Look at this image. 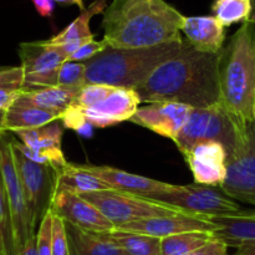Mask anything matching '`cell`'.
Returning a JSON list of instances; mask_svg holds the SVG:
<instances>
[{"instance_id": "30bf717a", "label": "cell", "mask_w": 255, "mask_h": 255, "mask_svg": "<svg viewBox=\"0 0 255 255\" xmlns=\"http://www.w3.org/2000/svg\"><path fill=\"white\" fill-rule=\"evenodd\" d=\"M19 56L24 70L22 90L57 86L60 67L67 61L59 47L50 44L49 40L21 42Z\"/></svg>"}, {"instance_id": "ac0fdd59", "label": "cell", "mask_w": 255, "mask_h": 255, "mask_svg": "<svg viewBox=\"0 0 255 255\" xmlns=\"http://www.w3.org/2000/svg\"><path fill=\"white\" fill-rule=\"evenodd\" d=\"M181 31L194 50L204 54H219L226 41V26L211 16H184Z\"/></svg>"}, {"instance_id": "ffe728a7", "label": "cell", "mask_w": 255, "mask_h": 255, "mask_svg": "<svg viewBox=\"0 0 255 255\" xmlns=\"http://www.w3.org/2000/svg\"><path fill=\"white\" fill-rule=\"evenodd\" d=\"M70 255H126L109 233H94L66 223Z\"/></svg>"}, {"instance_id": "ba28073f", "label": "cell", "mask_w": 255, "mask_h": 255, "mask_svg": "<svg viewBox=\"0 0 255 255\" xmlns=\"http://www.w3.org/2000/svg\"><path fill=\"white\" fill-rule=\"evenodd\" d=\"M0 174H1L7 202L11 211L16 254H19L26 242L31 237L36 236V232L32 231L31 223H30L26 199H25L24 191H22L16 167H15L14 156H12L11 139L5 137L4 133L0 134Z\"/></svg>"}, {"instance_id": "5b68a950", "label": "cell", "mask_w": 255, "mask_h": 255, "mask_svg": "<svg viewBox=\"0 0 255 255\" xmlns=\"http://www.w3.org/2000/svg\"><path fill=\"white\" fill-rule=\"evenodd\" d=\"M11 147L17 176L29 209L31 228L37 233L40 223L51 209L57 191L59 173L52 167L32 162L22 154L12 142Z\"/></svg>"}, {"instance_id": "7bdbcfd3", "label": "cell", "mask_w": 255, "mask_h": 255, "mask_svg": "<svg viewBox=\"0 0 255 255\" xmlns=\"http://www.w3.org/2000/svg\"><path fill=\"white\" fill-rule=\"evenodd\" d=\"M1 67H2V66H0V69H1Z\"/></svg>"}, {"instance_id": "7402d4cb", "label": "cell", "mask_w": 255, "mask_h": 255, "mask_svg": "<svg viewBox=\"0 0 255 255\" xmlns=\"http://www.w3.org/2000/svg\"><path fill=\"white\" fill-rule=\"evenodd\" d=\"M61 115V112L36 107L12 106L5 114V131L16 133L26 129L39 128L55 120H60Z\"/></svg>"}, {"instance_id": "9c48e42d", "label": "cell", "mask_w": 255, "mask_h": 255, "mask_svg": "<svg viewBox=\"0 0 255 255\" xmlns=\"http://www.w3.org/2000/svg\"><path fill=\"white\" fill-rule=\"evenodd\" d=\"M221 188L234 201L255 206V121L247 124L243 143L228 157Z\"/></svg>"}, {"instance_id": "cb8c5ba5", "label": "cell", "mask_w": 255, "mask_h": 255, "mask_svg": "<svg viewBox=\"0 0 255 255\" xmlns=\"http://www.w3.org/2000/svg\"><path fill=\"white\" fill-rule=\"evenodd\" d=\"M213 107L192 110L183 128L174 139V143L177 144L182 154H186L187 152L191 151L199 142L206 141L207 131H208L209 122L213 114Z\"/></svg>"}, {"instance_id": "e575fe53", "label": "cell", "mask_w": 255, "mask_h": 255, "mask_svg": "<svg viewBox=\"0 0 255 255\" xmlns=\"http://www.w3.org/2000/svg\"><path fill=\"white\" fill-rule=\"evenodd\" d=\"M107 47L106 41L104 39L101 41H96V40H91V41L86 42L84 46L80 47L77 51H75L71 56L67 59V61H75V62H86L99 55L100 52L104 51Z\"/></svg>"}, {"instance_id": "5bb4252c", "label": "cell", "mask_w": 255, "mask_h": 255, "mask_svg": "<svg viewBox=\"0 0 255 255\" xmlns=\"http://www.w3.org/2000/svg\"><path fill=\"white\" fill-rule=\"evenodd\" d=\"M194 177V183L221 187L227 177L228 154L223 144L203 141L183 154Z\"/></svg>"}, {"instance_id": "60d3db41", "label": "cell", "mask_w": 255, "mask_h": 255, "mask_svg": "<svg viewBox=\"0 0 255 255\" xmlns=\"http://www.w3.org/2000/svg\"><path fill=\"white\" fill-rule=\"evenodd\" d=\"M5 114L6 111H0V134L6 132L5 131Z\"/></svg>"}, {"instance_id": "6da1fadb", "label": "cell", "mask_w": 255, "mask_h": 255, "mask_svg": "<svg viewBox=\"0 0 255 255\" xmlns=\"http://www.w3.org/2000/svg\"><path fill=\"white\" fill-rule=\"evenodd\" d=\"M219 54L194 50L184 40L181 51L159 65L134 91L141 102H178L193 109H208L221 102Z\"/></svg>"}, {"instance_id": "2e32d148", "label": "cell", "mask_w": 255, "mask_h": 255, "mask_svg": "<svg viewBox=\"0 0 255 255\" xmlns=\"http://www.w3.org/2000/svg\"><path fill=\"white\" fill-rule=\"evenodd\" d=\"M139 102L141 100L134 90L115 87L114 91L100 104L90 109L77 107L82 111L87 124L99 128H105L120 122L129 121L138 110Z\"/></svg>"}, {"instance_id": "b9f144b4", "label": "cell", "mask_w": 255, "mask_h": 255, "mask_svg": "<svg viewBox=\"0 0 255 255\" xmlns=\"http://www.w3.org/2000/svg\"><path fill=\"white\" fill-rule=\"evenodd\" d=\"M249 21L254 22L255 24V0H252V15H251V20Z\"/></svg>"}, {"instance_id": "f1b7e54d", "label": "cell", "mask_w": 255, "mask_h": 255, "mask_svg": "<svg viewBox=\"0 0 255 255\" xmlns=\"http://www.w3.org/2000/svg\"><path fill=\"white\" fill-rule=\"evenodd\" d=\"M0 255H17L14 224L6 192L0 174Z\"/></svg>"}, {"instance_id": "8d00e7d4", "label": "cell", "mask_w": 255, "mask_h": 255, "mask_svg": "<svg viewBox=\"0 0 255 255\" xmlns=\"http://www.w3.org/2000/svg\"><path fill=\"white\" fill-rule=\"evenodd\" d=\"M21 90L0 89V111H7L19 99Z\"/></svg>"}, {"instance_id": "9a60e30c", "label": "cell", "mask_w": 255, "mask_h": 255, "mask_svg": "<svg viewBox=\"0 0 255 255\" xmlns=\"http://www.w3.org/2000/svg\"><path fill=\"white\" fill-rule=\"evenodd\" d=\"M117 229L163 239L167 237L176 236V234L186 233V232H212L213 233L216 227L207 217L181 213L174 214V216L142 219V221L120 226L117 227Z\"/></svg>"}, {"instance_id": "4fadbf2b", "label": "cell", "mask_w": 255, "mask_h": 255, "mask_svg": "<svg viewBox=\"0 0 255 255\" xmlns=\"http://www.w3.org/2000/svg\"><path fill=\"white\" fill-rule=\"evenodd\" d=\"M192 110L193 107L178 102H153L138 107L129 122L174 141L183 128Z\"/></svg>"}, {"instance_id": "d6986e66", "label": "cell", "mask_w": 255, "mask_h": 255, "mask_svg": "<svg viewBox=\"0 0 255 255\" xmlns=\"http://www.w3.org/2000/svg\"><path fill=\"white\" fill-rule=\"evenodd\" d=\"M214 224L213 237L228 247L238 248L241 244L255 242V209H242L233 214L211 217Z\"/></svg>"}, {"instance_id": "1f68e13d", "label": "cell", "mask_w": 255, "mask_h": 255, "mask_svg": "<svg viewBox=\"0 0 255 255\" xmlns=\"http://www.w3.org/2000/svg\"><path fill=\"white\" fill-rule=\"evenodd\" d=\"M51 249L52 255H70L65 222L54 214H52Z\"/></svg>"}, {"instance_id": "d590c367", "label": "cell", "mask_w": 255, "mask_h": 255, "mask_svg": "<svg viewBox=\"0 0 255 255\" xmlns=\"http://www.w3.org/2000/svg\"><path fill=\"white\" fill-rule=\"evenodd\" d=\"M228 248L229 247L223 241L213 238L211 242L188 255H228Z\"/></svg>"}, {"instance_id": "8992f818", "label": "cell", "mask_w": 255, "mask_h": 255, "mask_svg": "<svg viewBox=\"0 0 255 255\" xmlns=\"http://www.w3.org/2000/svg\"><path fill=\"white\" fill-rule=\"evenodd\" d=\"M81 197L94 204L114 224L115 228L142 219L184 213L176 207L115 189L91 192Z\"/></svg>"}, {"instance_id": "4dcf8cb0", "label": "cell", "mask_w": 255, "mask_h": 255, "mask_svg": "<svg viewBox=\"0 0 255 255\" xmlns=\"http://www.w3.org/2000/svg\"><path fill=\"white\" fill-rule=\"evenodd\" d=\"M114 89L115 87L107 86V85H86L80 90L79 95L72 104L81 107V109H90V107L104 101L114 91Z\"/></svg>"}, {"instance_id": "52a82bcc", "label": "cell", "mask_w": 255, "mask_h": 255, "mask_svg": "<svg viewBox=\"0 0 255 255\" xmlns=\"http://www.w3.org/2000/svg\"><path fill=\"white\" fill-rule=\"evenodd\" d=\"M147 199L176 207L187 214L211 217L227 216L242 211L237 201L226 194L221 187L192 183L187 186L173 184L169 191L153 194Z\"/></svg>"}, {"instance_id": "d4e9b609", "label": "cell", "mask_w": 255, "mask_h": 255, "mask_svg": "<svg viewBox=\"0 0 255 255\" xmlns=\"http://www.w3.org/2000/svg\"><path fill=\"white\" fill-rule=\"evenodd\" d=\"M107 4L105 0H96L92 2L87 9L82 10L81 14L71 22L67 25L64 30L52 36L51 39H47L51 45H64L67 42L77 41V40H85V39H95V35L91 32L90 29V21L92 17L97 14H104L106 10Z\"/></svg>"}, {"instance_id": "f546056e", "label": "cell", "mask_w": 255, "mask_h": 255, "mask_svg": "<svg viewBox=\"0 0 255 255\" xmlns=\"http://www.w3.org/2000/svg\"><path fill=\"white\" fill-rule=\"evenodd\" d=\"M57 86L64 89H82L86 86V65L85 62L66 61L60 67Z\"/></svg>"}, {"instance_id": "277c9868", "label": "cell", "mask_w": 255, "mask_h": 255, "mask_svg": "<svg viewBox=\"0 0 255 255\" xmlns=\"http://www.w3.org/2000/svg\"><path fill=\"white\" fill-rule=\"evenodd\" d=\"M184 40L144 49H106L86 65V85H107L134 90L152 72L181 51Z\"/></svg>"}, {"instance_id": "7c38bea8", "label": "cell", "mask_w": 255, "mask_h": 255, "mask_svg": "<svg viewBox=\"0 0 255 255\" xmlns=\"http://www.w3.org/2000/svg\"><path fill=\"white\" fill-rule=\"evenodd\" d=\"M54 216L60 217L66 223L94 233H109L115 226L90 202L70 192L57 189L52 201Z\"/></svg>"}, {"instance_id": "74e56055", "label": "cell", "mask_w": 255, "mask_h": 255, "mask_svg": "<svg viewBox=\"0 0 255 255\" xmlns=\"http://www.w3.org/2000/svg\"><path fill=\"white\" fill-rule=\"evenodd\" d=\"M32 4L35 5V9L41 16L49 17L52 15L55 7L54 0H31Z\"/></svg>"}, {"instance_id": "8fae6325", "label": "cell", "mask_w": 255, "mask_h": 255, "mask_svg": "<svg viewBox=\"0 0 255 255\" xmlns=\"http://www.w3.org/2000/svg\"><path fill=\"white\" fill-rule=\"evenodd\" d=\"M64 128L61 120H55L39 128L16 132L15 134L20 142L14 139L11 142L32 162L52 167L60 173L69 163L61 148Z\"/></svg>"}, {"instance_id": "3957f363", "label": "cell", "mask_w": 255, "mask_h": 255, "mask_svg": "<svg viewBox=\"0 0 255 255\" xmlns=\"http://www.w3.org/2000/svg\"><path fill=\"white\" fill-rule=\"evenodd\" d=\"M221 106L242 124L255 121V24L246 21L219 52Z\"/></svg>"}, {"instance_id": "ab89813d", "label": "cell", "mask_w": 255, "mask_h": 255, "mask_svg": "<svg viewBox=\"0 0 255 255\" xmlns=\"http://www.w3.org/2000/svg\"><path fill=\"white\" fill-rule=\"evenodd\" d=\"M54 1L61 2V4H69V5L75 4V5H79L80 9H81V11H82V10H85L84 0H54Z\"/></svg>"}, {"instance_id": "44dd1931", "label": "cell", "mask_w": 255, "mask_h": 255, "mask_svg": "<svg viewBox=\"0 0 255 255\" xmlns=\"http://www.w3.org/2000/svg\"><path fill=\"white\" fill-rule=\"evenodd\" d=\"M81 89H64L60 86L21 90L14 106L36 107L50 111L64 112L75 101Z\"/></svg>"}, {"instance_id": "4316f807", "label": "cell", "mask_w": 255, "mask_h": 255, "mask_svg": "<svg viewBox=\"0 0 255 255\" xmlns=\"http://www.w3.org/2000/svg\"><path fill=\"white\" fill-rule=\"evenodd\" d=\"M212 232H186L162 239V255H188L213 239Z\"/></svg>"}, {"instance_id": "7a4b0ae2", "label": "cell", "mask_w": 255, "mask_h": 255, "mask_svg": "<svg viewBox=\"0 0 255 255\" xmlns=\"http://www.w3.org/2000/svg\"><path fill=\"white\" fill-rule=\"evenodd\" d=\"M184 15L164 0H112L104 11L107 46L144 49L182 41Z\"/></svg>"}, {"instance_id": "e0dca14e", "label": "cell", "mask_w": 255, "mask_h": 255, "mask_svg": "<svg viewBox=\"0 0 255 255\" xmlns=\"http://www.w3.org/2000/svg\"><path fill=\"white\" fill-rule=\"evenodd\" d=\"M80 166L85 171L104 181L111 189L136 194L143 198H148L153 194L163 193V192L169 191L173 186L171 183H164V182L156 181L148 177L129 173L122 169L114 168V167L95 166L91 163L80 164Z\"/></svg>"}, {"instance_id": "f35d334b", "label": "cell", "mask_w": 255, "mask_h": 255, "mask_svg": "<svg viewBox=\"0 0 255 255\" xmlns=\"http://www.w3.org/2000/svg\"><path fill=\"white\" fill-rule=\"evenodd\" d=\"M233 255H255V242L241 244Z\"/></svg>"}, {"instance_id": "83f0119b", "label": "cell", "mask_w": 255, "mask_h": 255, "mask_svg": "<svg viewBox=\"0 0 255 255\" xmlns=\"http://www.w3.org/2000/svg\"><path fill=\"white\" fill-rule=\"evenodd\" d=\"M212 12L224 26L251 20L252 0H214Z\"/></svg>"}, {"instance_id": "603a6c76", "label": "cell", "mask_w": 255, "mask_h": 255, "mask_svg": "<svg viewBox=\"0 0 255 255\" xmlns=\"http://www.w3.org/2000/svg\"><path fill=\"white\" fill-rule=\"evenodd\" d=\"M57 189L70 192L76 196H82L91 192L106 191L111 188L104 181L81 168L80 164L69 162L67 166L59 173Z\"/></svg>"}, {"instance_id": "d6a6232c", "label": "cell", "mask_w": 255, "mask_h": 255, "mask_svg": "<svg viewBox=\"0 0 255 255\" xmlns=\"http://www.w3.org/2000/svg\"><path fill=\"white\" fill-rule=\"evenodd\" d=\"M51 237H52V213L45 216L40 223L36 233V246L37 255H52L51 249Z\"/></svg>"}, {"instance_id": "484cf974", "label": "cell", "mask_w": 255, "mask_h": 255, "mask_svg": "<svg viewBox=\"0 0 255 255\" xmlns=\"http://www.w3.org/2000/svg\"><path fill=\"white\" fill-rule=\"evenodd\" d=\"M109 236L126 255H162V239L159 238L117 228L109 232Z\"/></svg>"}, {"instance_id": "836d02e7", "label": "cell", "mask_w": 255, "mask_h": 255, "mask_svg": "<svg viewBox=\"0 0 255 255\" xmlns=\"http://www.w3.org/2000/svg\"><path fill=\"white\" fill-rule=\"evenodd\" d=\"M24 70L21 66H2L0 69V89L22 90Z\"/></svg>"}]
</instances>
